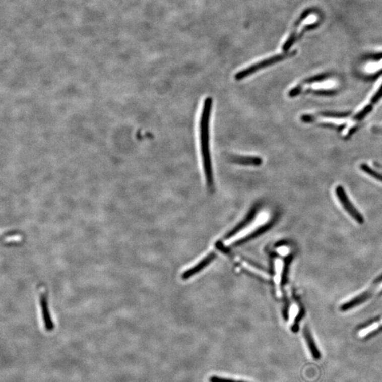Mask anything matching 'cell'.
<instances>
[{
    "label": "cell",
    "mask_w": 382,
    "mask_h": 382,
    "mask_svg": "<svg viewBox=\"0 0 382 382\" xmlns=\"http://www.w3.org/2000/svg\"><path fill=\"white\" fill-rule=\"evenodd\" d=\"M303 334H304L305 341L306 342V344H307L310 353H311V355H312V357L315 360H320L321 358L320 350L317 348L316 343H315L314 341H313L312 336H311V332H310L309 329H308L307 327H304Z\"/></svg>",
    "instance_id": "7"
},
{
    "label": "cell",
    "mask_w": 382,
    "mask_h": 382,
    "mask_svg": "<svg viewBox=\"0 0 382 382\" xmlns=\"http://www.w3.org/2000/svg\"><path fill=\"white\" fill-rule=\"evenodd\" d=\"M301 92V87L300 85L297 86V87H294V88L291 89L290 92H289L288 95L290 97H295L297 95H299Z\"/></svg>",
    "instance_id": "15"
},
{
    "label": "cell",
    "mask_w": 382,
    "mask_h": 382,
    "mask_svg": "<svg viewBox=\"0 0 382 382\" xmlns=\"http://www.w3.org/2000/svg\"><path fill=\"white\" fill-rule=\"evenodd\" d=\"M360 169H362V171H363L364 173H367V174L369 175V176L373 177V178H374L375 179L379 180V181L382 182V174L381 173L377 172V171H374V170H373L371 169V168L369 167V166L367 165V164H362L360 165Z\"/></svg>",
    "instance_id": "9"
},
{
    "label": "cell",
    "mask_w": 382,
    "mask_h": 382,
    "mask_svg": "<svg viewBox=\"0 0 382 382\" xmlns=\"http://www.w3.org/2000/svg\"><path fill=\"white\" fill-rule=\"evenodd\" d=\"M382 98V85L381 86V87H380L379 89H378V92L375 94V95L373 96L372 99L371 100V102L372 103V104H375V103H376L378 102V101H379L380 99H381Z\"/></svg>",
    "instance_id": "14"
},
{
    "label": "cell",
    "mask_w": 382,
    "mask_h": 382,
    "mask_svg": "<svg viewBox=\"0 0 382 382\" xmlns=\"http://www.w3.org/2000/svg\"><path fill=\"white\" fill-rule=\"evenodd\" d=\"M372 132L382 134V127H374L372 129Z\"/></svg>",
    "instance_id": "17"
},
{
    "label": "cell",
    "mask_w": 382,
    "mask_h": 382,
    "mask_svg": "<svg viewBox=\"0 0 382 382\" xmlns=\"http://www.w3.org/2000/svg\"><path fill=\"white\" fill-rule=\"evenodd\" d=\"M382 327V320L378 321V322H376V323H374V324H371V325L365 328L363 330L360 331V334H360L361 337H364V336H367V335H369L370 333L378 329V327Z\"/></svg>",
    "instance_id": "10"
},
{
    "label": "cell",
    "mask_w": 382,
    "mask_h": 382,
    "mask_svg": "<svg viewBox=\"0 0 382 382\" xmlns=\"http://www.w3.org/2000/svg\"><path fill=\"white\" fill-rule=\"evenodd\" d=\"M327 75H320V76H316L314 78H309L308 80H305V83H313V82H321L322 80H325L327 78Z\"/></svg>",
    "instance_id": "13"
},
{
    "label": "cell",
    "mask_w": 382,
    "mask_h": 382,
    "mask_svg": "<svg viewBox=\"0 0 382 382\" xmlns=\"http://www.w3.org/2000/svg\"><path fill=\"white\" fill-rule=\"evenodd\" d=\"M209 382H248L245 381H236L232 378L220 377V376H213L209 378Z\"/></svg>",
    "instance_id": "12"
},
{
    "label": "cell",
    "mask_w": 382,
    "mask_h": 382,
    "mask_svg": "<svg viewBox=\"0 0 382 382\" xmlns=\"http://www.w3.org/2000/svg\"><path fill=\"white\" fill-rule=\"evenodd\" d=\"M294 52H292L291 54H281V55H277L273 56V57H269V58L264 59V60L261 61L256 64L252 65L251 66L248 67L245 70H241L236 74L235 80L237 81L242 80L243 79L247 78V77L253 75V73H257L264 69L265 68H267L273 65L276 64V63L280 62V61L283 60V59L287 58L289 56L293 55Z\"/></svg>",
    "instance_id": "2"
},
{
    "label": "cell",
    "mask_w": 382,
    "mask_h": 382,
    "mask_svg": "<svg viewBox=\"0 0 382 382\" xmlns=\"http://www.w3.org/2000/svg\"><path fill=\"white\" fill-rule=\"evenodd\" d=\"M213 99L208 97L203 103L201 120H200V140L203 169L208 187H213V171L210 149V122L213 108Z\"/></svg>",
    "instance_id": "1"
},
{
    "label": "cell",
    "mask_w": 382,
    "mask_h": 382,
    "mask_svg": "<svg viewBox=\"0 0 382 382\" xmlns=\"http://www.w3.org/2000/svg\"><path fill=\"white\" fill-rule=\"evenodd\" d=\"M336 196L341 201L342 205H343V208L345 210L350 214V216L353 217L356 220V222L358 223L362 224L364 222L363 217L361 215V214L359 213L356 210V208L353 206L352 203L350 202L349 199H348V196H347L346 191H345L343 187L341 185H338L336 189Z\"/></svg>",
    "instance_id": "3"
},
{
    "label": "cell",
    "mask_w": 382,
    "mask_h": 382,
    "mask_svg": "<svg viewBox=\"0 0 382 382\" xmlns=\"http://www.w3.org/2000/svg\"><path fill=\"white\" fill-rule=\"evenodd\" d=\"M315 94H322V95H329V94H334V92H333V91H318V92H314Z\"/></svg>",
    "instance_id": "16"
},
{
    "label": "cell",
    "mask_w": 382,
    "mask_h": 382,
    "mask_svg": "<svg viewBox=\"0 0 382 382\" xmlns=\"http://www.w3.org/2000/svg\"><path fill=\"white\" fill-rule=\"evenodd\" d=\"M317 20H318V17L316 15H314V14H311V15H308L307 17L301 19V22L298 23V29H296V31H294L290 35L288 39L287 40V41L284 44L283 47V50L285 51H287L289 48H290V47L293 44L294 41L300 36V33L302 32L304 28L311 25V24H314Z\"/></svg>",
    "instance_id": "4"
},
{
    "label": "cell",
    "mask_w": 382,
    "mask_h": 382,
    "mask_svg": "<svg viewBox=\"0 0 382 382\" xmlns=\"http://www.w3.org/2000/svg\"><path fill=\"white\" fill-rule=\"evenodd\" d=\"M371 110H372V106L371 105H368V106L364 107L363 110H361L360 113L354 117V120H357V121L362 120L364 117L367 116L368 114L370 113Z\"/></svg>",
    "instance_id": "11"
},
{
    "label": "cell",
    "mask_w": 382,
    "mask_h": 382,
    "mask_svg": "<svg viewBox=\"0 0 382 382\" xmlns=\"http://www.w3.org/2000/svg\"><path fill=\"white\" fill-rule=\"evenodd\" d=\"M382 288V280L378 282L374 285L371 290L367 291L365 293L362 294V295L359 296L353 299V301H350V302L347 303L346 304H344L342 307V310H347L350 309V308L353 307V306H356V305L360 304V303L363 302L366 299H369L374 293H376L377 291L381 290Z\"/></svg>",
    "instance_id": "6"
},
{
    "label": "cell",
    "mask_w": 382,
    "mask_h": 382,
    "mask_svg": "<svg viewBox=\"0 0 382 382\" xmlns=\"http://www.w3.org/2000/svg\"><path fill=\"white\" fill-rule=\"evenodd\" d=\"M350 112H322L320 113L321 116L326 117V118H344L349 116Z\"/></svg>",
    "instance_id": "8"
},
{
    "label": "cell",
    "mask_w": 382,
    "mask_h": 382,
    "mask_svg": "<svg viewBox=\"0 0 382 382\" xmlns=\"http://www.w3.org/2000/svg\"><path fill=\"white\" fill-rule=\"evenodd\" d=\"M229 160L241 166H260L263 163L262 158L257 156L232 155Z\"/></svg>",
    "instance_id": "5"
}]
</instances>
